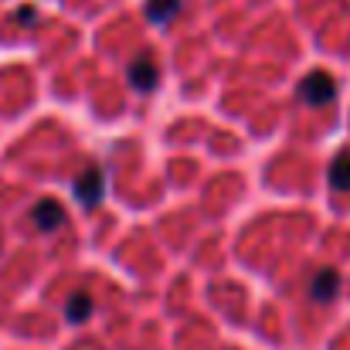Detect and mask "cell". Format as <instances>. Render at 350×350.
<instances>
[{"label": "cell", "mask_w": 350, "mask_h": 350, "mask_svg": "<svg viewBox=\"0 0 350 350\" xmlns=\"http://www.w3.org/2000/svg\"><path fill=\"white\" fill-rule=\"evenodd\" d=\"M62 221H65V208L58 204V201H51V198H44V201H38L34 208H31V225L38 228V232H58L62 228Z\"/></svg>", "instance_id": "obj_3"}, {"label": "cell", "mask_w": 350, "mask_h": 350, "mask_svg": "<svg viewBox=\"0 0 350 350\" xmlns=\"http://www.w3.org/2000/svg\"><path fill=\"white\" fill-rule=\"evenodd\" d=\"M72 191H75V198H79L82 208H96V204L103 201V194H106V177H103V170H99V167L82 170V174L75 177Z\"/></svg>", "instance_id": "obj_2"}, {"label": "cell", "mask_w": 350, "mask_h": 350, "mask_svg": "<svg viewBox=\"0 0 350 350\" xmlns=\"http://www.w3.org/2000/svg\"><path fill=\"white\" fill-rule=\"evenodd\" d=\"M157 82H160V68L153 65L150 55H143V58H136V62L129 65V85H133L136 92H153Z\"/></svg>", "instance_id": "obj_4"}, {"label": "cell", "mask_w": 350, "mask_h": 350, "mask_svg": "<svg viewBox=\"0 0 350 350\" xmlns=\"http://www.w3.org/2000/svg\"><path fill=\"white\" fill-rule=\"evenodd\" d=\"M337 293H340V272L337 269H320L310 282V296L317 303H330V299H337Z\"/></svg>", "instance_id": "obj_5"}, {"label": "cell", "mask_w": 350, "mask_h": 350, "mask_svg": "<svg viewBox=\"0 0 350 350\" xmlns=\"http://www.w3.org/2000/svg\"><path fill=\"white\" fill-rule=\"evenodd\" d=\"M65 317H68L72 323H85V320L92 317V296H89L85 289L72 293L68 303H65Z\"/></svg>", "instance_id": "obj_6"}, {"label": "cell", "mask_w": 350, "mask_h": 350, "mask_svg": "<svg viewBox=\"0 0 350 350\" xmlns=\"http://www.w3.org/2000/svg\"><path fill=\"white\" fill-rule=\"evenodd\" d=\"M330 187L334 191H350V150H340L330 163Z\"/></svg>", "instance_id": "obj_7"}, {"label": "cell", "mask_w": 350, "mask_h": 350, "mask_svg": "<svg viewBox=\"0 0 350 350\" xmlns=\"http://www.w3.org/2000/svg\"><path fill=\"white\" fill-rule=\"evenodd\" d=\"M177 10H180V0H146V17H150L153 24L174 21Z\"/></svg>", "instance_id": "obj_8"}, {"label": "cell", "mask_w": 350, "mask_h": 350, "mask_svg": "<svg viewBox=\"0 0 350 350\" xmlns=\"http://www.w3.org/2000/svg\"><path fill=\"white\" fill-rule=\"evenodd\" d=\"M17 21H34V7L24 3V10H17Z\"/></svg>", "instance_id": "obj_9"}, {"label": "cell", "mask_w": 350, "mask_h": 350, "mask_svg": "<svg viewBox=\"0 0 350 350\" xmlns=\"http://www.w3.org/2000/svg\"><path fill=\"white\" fill-rule=\"evenodd\" d=\"M337 96V82L327 75V72H310L303 82H299V99L306 106H330Z\"/></svg>", "instance_id": "obj_1"}]
</instances>
